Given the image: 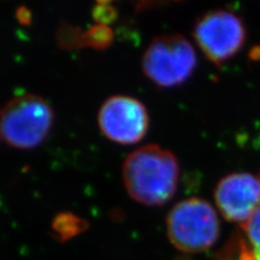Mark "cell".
Returning a JSON list of instances; mask_svg holds the SVG:
<instances>
[{"label":"cell","mask_w":260,"mask_h":260,"mask_svg":"<svg viewBox=\"0 0 260 260\" xmlns=\"http://www.w3.org/2000/svg\"><path fill=\"white\" fill-rule=\"evenodd\" d=\"M83 30L78 27L64 24L56 34L58 44L62 49L72 50V49L81 48V39H83Z\"/></svg>","instance_id":"obj_11"},{"label":"cell","mask_w":260,"mask_h":260,"mask_svg":"<svg viewBox=\"0 0 260 260\" xmlns=\"http://www.w3.org/2000/svg\"><path fill=\"white\" fill-rule=\"evenodd\" d=\"M166 231L178 250L199 254L215 245L220 235V221L207 201L190 198L177 203L169 211Z\"/></svg>","instance_id":"obj_2"},{"label":"cell","mask_w":260,"mask_h":260,"mask_svg":"<svg viewBox=\"0 0 260 260\" xmlns=\"http://www.w3.org/2000/svg\"><path fill=\"white\" fill-rule=\"evenodd\" d=\"M193 36L206 59L215 65H221L242 50L246 43L247 30L237 13L213 10L197 21Z\"/></svg>","instance_id":"obj_5"},{"label":"cell","mask_w":260,"mask_h":260,"mask_svg":"<svg viewBox=\"0 0 260 260\" xmlns=\"http://www.w3.org/2000/svg\"><path fill=\"white\" fill-rule=\"evenodd\" d=\"M246 244L255 260H260V207L242 225Z\"/></svg>","instance_id":"obj_10"},{"label":"cell","mask_w":260,"mask_h":260,"mask_svg":"<svg viewBox=\"0 0 260 260\" xmlns=\"http://www.w3.org/2000/svg\"><path fill=\"white\" fill-rule=\"evenodd\" d=\"M54 113L43 96L16 95L0 110V135L15 149L36 148L52 128Z\"/></svg>","instance_id":"obj_3"},{"label":"cell","mask_w":260,"mask_h":260,"mask_svg":"<svg viewBox=\"0 0 260 260\" xmlns=\"http://www.w3.org/2000/svg\"><path fill=\"white\" fill-rule=\"evenodd\" d=\"M118 10L110 2H98L92 9V18L96 24L108 25L116 21Z\"/></svg>","instance_id":"obj_12"},{"label":"cell","mask_w":260,"mask_h":260,"mask_svg":"<svg viewBox=\"0 0 260 260\" xmlns=\"http://www.w3.org/2000/svg\"><path fill=\"white\" fill-rule=\"evenodd\" d=\"M258 176H259V178H260V174H259V175H258Z\"/></svg>","instance_id":"obj_14"},{"label":"cell","mask_w":260,"mask_h":260,"mask_svg":"<svg viewBox=\"0 0 260 260\" xmlns=\"http://www.w3.org/2000/svg\"><path fill=\"white\" fill-rule=\"evenodd\" d=\"M197 65L194 47L179 34L154 37L142 56L144 75L160 88L182 85L192 76Z\"/></svg>","instance_id":"obj_4"},{"label":"cell","mask_w":260,"mask_h":260,"mask_svg":"<svg viewBox=\"0 0 260 260\" xmlns=\"http://www.w3.org/2000/svg\"><path fill=\"white\" fill-rule=\"evenodd\" d=\"M114 39L113 30L108 25L102 24H95V25L89 27L83 32V39H81V47H87L94 49V50H105L112 44Z\"/></svg>","instance_id":"obj_9"},{"label":"cell","mask_w":260,"mask_h":260,"mask_svg":"<svg viewBox=\"0 0 260 260\" xmlns=\"http://www.w3.org/2000/svg\"><path fill=\"white\" fill-rule=\"evenodd\" d=\"M121 176L133 200L148 206H161L177 191L180 166L174 153L149 144L129 154Z\"/></svg>","instance_id":"obj_1"},{"label":"cell","mask_w":260,"mask_h":260,"mask_svg":"<svg viewBox=\"0 0 260 260\" xmlns=\"http://www.w3.org/2000/svg\"><path fill=\"white\" fill-rule=\"evenodd\" d=\"M214 197L222 217L243 225L260 207V178L248 173L228 175L218 182Z\"/></svg>","instance_id":"obj_7"},{"label":"cell","mask_w":260,"mask_h":260,"mask_svg":"<svg viewBox=\"0 0 260 260\" xmlns=\"http://www.w3.org/2000/svg\"><path fill=\"white\" fill-rule=\"evenodd\" d=\"M51 226L58 239L64 242L84 232L87 229L88 222L75 214L63 211L53 218Z\"/></svg>","instance_id":"obj_8"},{"label":"cell","mask_w":260,"mask_h":260,"mask_svg":"<svg viewBox=\"0 0 260 260\" xmlns=\"http://www.w3.org/2000/svg\"><path fill=\"white\" fill-rule=\"evenodd\" d=\"M15 14H16V20H18V22L21 24V25H24V26L30 25L32 15L27 7L20 6L19 8H16Z\"/></svg>","instance_id":"obj_13"},{"label":"cell","mask_w":260,"mask_h":260,"mask_svg":"<svg viewBox=\"0 0 260 260\" xmlns=\"http://www.w3.org/2000/svg\"><path fill=\"white\" fill-rule=\"evenodd\" d=\"M98 125L105 138L120 144H135L148 134L149 113L136 98L113 95L98 113Z\"/></svg>","instance_id":"obj_6"}]
</instances>
